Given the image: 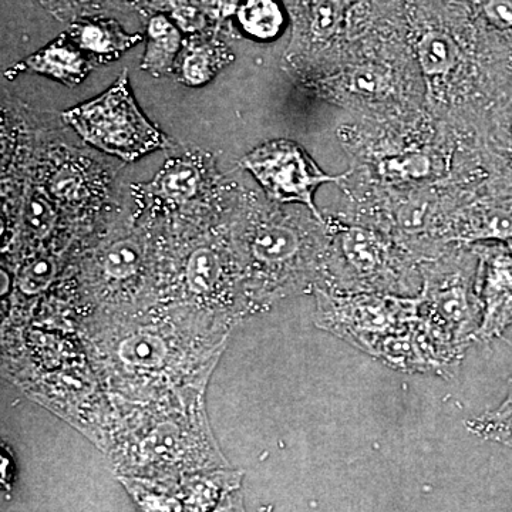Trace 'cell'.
<instances>
[{
    "mask_svg": "<svg viewBox=\"0 0 512 512\" xmlns=\"http://www.w3.org/2000/svg\"><path fill=\"white\" fill-rule=\"evenodd\" d=\"M239 26L252 39L271 42L286 25L284 6L279 0H244L237 10Z\"/></svg>",
    "mask_w": 512,
    "mask_h": 512,
    "instance_id": "5bb4252c",
    "label": "cell"
},
{
    "mask_svg": "<svg viewBox=\"0 0 512 512\" xmlns=\"http://www.w3.org/2000/svg\"><path fill=\"white\" fill-rule=\"evenodd\" d=\"M315 325L369 355L380 340L419 318V296L336 293L315 289Z\"/></svg>",
    "mask_w": 512,
    "mask_h": 512,
    "instance_id": "52a82bcc",
    "label": "cell"
},
{
    "mask_svg": "<svg viewBox=\"0 0 512 512\" xmlns=\"http://www.w3.org/2000/svg\"><path fill=\"white\" fill-rule=\"evenodd\" d=\"M443 238L447 245L512 242V200L474 192L451 212Z\"/></svg>",
    "mask_w": 512,
    "mask_h": 512,
    "instance_id": "8fae6325",
    "label": "cell"
},
{
    "mask_svg": "<svg viewBox=\"0 0 512 512\" xmlns=\"http://www.w3.org/2000/svg\"><path fill=\"white\" fill-rule=\"evenodd\" d=\"M148 45L144 56V70L153 74L167 72L173 66L181 46V33L165 16H154L148 23Z\"/></svg>",
    "mask_w": 512,
    "mask_h": 512,
    "instance_id": "2e32d148",
    "label": "cell"
},
{
    "mask_svg": "<svg viewBox=\"0 0 512 512\" xmlns=\"http://www.w3.org/2000/svg\"><path fill=\"white\" fill-rule=\"evenodd\" d=\"M221 53L210 45H194L185 52L183 74L187 83L198 86L208 82L221 66Z\"/></svg>",
    "mask_w": 512,
    "mask_h": 512,
    "instance_id": "603a6c76",
    "label": "cell"
},
{
    "mask_svg": "<svg viewBox=\"0 0 512 512\" xmlns=\"http://www.w3.org/2000/svg\"><path fill=\"white\" fill-rule=\"evenodd\" d=\"M19 67V70H32V72L47 74L53 79L69 84V86L79 83L89 70V66L80 55L79 50L74 49L63 39L50 43L45 49L29 57Z\"/></svg>",
    "mask_w": 512,
    "mask_h": 512,
    "instance_id": "7c38bea8",
    "label": "cell"
},
{
    "mask_svg": "<svg viewBox=\"0 0 512 512\" xmlns=\"http://www.w3.org/2000/svg\"><path fill=\"white\" fill-rule=\"evenodd\" d=\"M53 212L43 200H32L26 207V221L36 232H45L52 222Z\"/></svg>",
    "mask_w": 512,
    "mask_h": 512,
    "instance_id": "484cf974",
    "label": "cell"
},
{
    "mask_svg": "<svg viewBox=\"0 0 512 512\" xmlns=\"http://www.w3.org/2000/svg\"><path fill=\"white\" fill-rule=\"evenodd\" d=\"M322 286L336 293H383L417 298L420 262L396 239L379 229L329 218Z\"/></svg>",
    "mask_w": 512,
    "mask_h": 512,
    "instance_id": "277c9868",
    "label": "cell"
},
{
    "mask_svg": "<svg viewBox=\"0 0 512 512\" xmlns=\"http://www.w3.org/2000/svg\"><path fill=\"white\" fill-rule=\"evenodd\" d=\"M202 5L215 18H227L237 13L239 3L237 0H202Z\"/></svg>",
    "mask_w": 512,
    "mask_h": 512,
    "instance_id": "4316f807",
    "label": "cell"
},
{
    "mask_svg": "<svg viewBox=\"0 0 512 512\" xmlns=\"http://www.w3.org/2000/svg\"><path fill=\"white\" fill-rule=\"evenodd\" d=\"M484 26L512 43V0H458Z\"/></svg>",
    "mask_w": 512,
    "mask_h": 512,
    "instance_id": "44dd1931",
    "label": "cell"
},
{
    "mask_svg": "<svg viewBox=\"0 0 512 512\" xmlns=\"http://www.w3.org/2000/svg\"><path fill=\"white\" fill-rule=\"evenodd\" d=\"M241 483V473L237 471H217L185 478L183 495L185 512H208L222 498L231 493Z\"/></svg>",
    "mask_w": 512,
    "mask_h": 512,
    "instance_id": "9a60e30c",
    "label": "cell"
},
{
    "mask_svg": "<svg viewBox=\"0 0 512 512\" xmlns=\"http://www.w3.org/2000/svg\"><path fill=\"white\" fill-rule=\"evenodd\" d=\"M467 430L481 439L494 441L512 450V386L497 409L467 421Z\"/></svg>",
    "mask_w": 512,
    "mask_h": 512,
    "instance_id": "d6986e66",
    "label": "cell"
},
{
    "mask_svg": "<svg viewBox=\"0 0 512 512\" xmlns=\"http://www.w3.org/2000/svg\"><path fill=\"white\" fill-rule=\"evenodd\" d=\"M404 35L426 86L427 110L473 133L512 83V43L458 0H402Z\"/></svg>",
    "mask_w": 512,
    "mask_h": 512,
    "instance_id": "6da1fadb",
    "label": "cell"
},
{
    "mask_svg": "<svg viewBox=\"0 0 512 512\" xmlns=\"http://www.w3.org/2000/svg\"><path fill=\"white\" fill-rule=\"evenodd\" d=\"M214 512H245L241 493L231 491V493L224 495L221 504L215 508Z\"/></svg>",
    "mask_w": 512,
    "mask_h": 512,
    "instance_id": "83f0119b",
    "label": "cell"
},
{
    "mask_svg": "<svg viewBox=\"0 0 512 512\" xmlns=\"http://www.w3.org/2000/svg\"><path fill=\"white\" fill-rule=\"evenodd\" d=\"M336 136L349 157V170L339 183L346 200L427 188L483 190L474 133H463L430 113L409 123L353 117Z\"/></svg>",
    "mask_w": 512,
    "mask_h": 512,
    "instance_id": "7a4b0ae2",
    "label": "cell"
},
{
    "mask_svg": "<svg viewBox=\"0 0 512 512\" xmlns=\"http://www.w3.org/2000/svg\"><path fill=\"white\" fill-rule=\"evenodd\" d=\"M478 256L477 295L481 323L477 342L501 338L512 326V242L473 244Z\"/></svg>",
    "mask_w": 512,
    "mask_h": 512,
    "instance_id": "9c48e42d",
    "label": "cell"
},
{
    "mask_svg": "<svg viewBox=\"0 0 512 512\" xmlns=\"http://www.w3.org/2000/svg\"><path fill=\"white\" fill-rule=\"evenodd\" d=\"M55 275V265L49 259H37L20 276V288L26 293L43 291Z\"/></svg>",
    "mask_w": 512,
    "mask_h": 512,
    "instance_id": "d4e9b609",
    "label": "cell"
},
{
    "mask_svg": "<svg viewBox=\"0 0 512 512\" xmlns=\"http://www.w3.org/2000/svg\"><path fill=\"white\" fill-rule=\"evenodd\" d=\"M312 76L323 99L356 119L409 123L429 113L426 86L404 35L402 0Z\"/></svg>",
    "mask_w": 512,
    "mask_h": 512,
    "instance_id": "3957f363",
    "label": "cell"
},
{
    "mask_svg": "<svg viewBox=\"0 0 512 512\" xmlns=\"http://www.w3.org/2000/svg\"><path fill=\"white\" fill-rule=\"evenodd\" d=\"M167 345L158 335L138 332L120 343L119 356L124 365L134 369L154 370L165 362Z\"/></svg>",
    "mask_w": 512,
    "mask_h": 512,
    "instance_id": "e0dca14e",
    "label": "cell"
},
{
    "mask_svg": "<svg viewBox=\"0 0 512 512\" xmlns=\"http://www.w3.org/2000/svg\"><path fill=\"white\" fill-rule=\"evenodd\" d=\"M477 271L473 245L451 244L441 254L420 262V315L464 352L476 340L481 323Z\"/></svg>",
    "mask_w": 512,
    "mask_h": 512,
    "instance_id": "5b68a950",
    "label": "cell"
},
{
    "mask_svg": "<svg viewBox=\"0 0 512 512\" xmlns=\"http://www.w3.org/2000/svg\"><path fill=\"white\" fill-rule=\"evenodd\" d=\"M63 117L87 143L126 161L168 146L164 134L138 109L127 72L106 93L67 110Z\"/></svg>",
    "mask_w": 512,
    "mask_h": 512,
    "instance_id": "8992f818",
    "label": "cell"
},
{
    "mask_svg": "<svg viewBox=\"0 0 512 512\" xmlns=\"http://www.w3.org/2000/svg\"><path fill=\"white\" fill-rule=\"evenodd\" d=\"M141 262V249L136 242L131 239L114 242L104 255V271L110 278L121 279L130 278L136 274Z\"/></svg>",
    "mask_w": 512,
    "mask_h": 512,
    "instance_id": "cb8c5ba5",
    "label": "cell"
},
{
    "mask_svg": "<svg viewBox=\"0 0 512 512\" xmlns=\"http://www.w3.org/2000/svg\"><path fill=\"white\" fill-rule=\"evenodd\" d=\"M121 481L143 512H185V505L175 490L165 485L137 478H121Z\"/></svg>",
    "mask_w": 512,
    "mask_h": 512,
    "instance_id": "ffe728a7",
    "label": "cell"
},
{
    "mask_svg": "<svg viewBox=\"0 0 512 512\" xmlns=\"http://www.w3.org/2000/svg\"><path fill=\"white\" fill-rule=\"evenodd\" d=\"M73 39L84 50L103 56H117L140 42V35H127L113 20H87L73 28Z\"/></svg>",
    "mask_w": 512,
    "mask_h": 512,
    "instance_id": "4fadbf2b",
    "label": "cell"
},
{
    "mask_svg": "<svg viewBox=\"0 0 512 512\" xmlns=\"http://www.w3.org/2000/svg\"><path fill=\"white\" fill-rule=\"evenodd\" d=\"M483 192L512 200V83L473 128Z\"/></svg>",
    "mask_w": 512,
    "mask_h": 512,
    "instance_id": "30bf717a",
    "label": "cell"
},
{
    "mask_svg": "<svg viewBox=\"0 0 512 512\" xmlns=\"http://www.w3.org/2000/svg\"><path fill=\"white\" fill-rule=\"evenodd\" d=\"M153 185L154 192L167 200L187 201L197 194L200 174L191 163L178 161L164 168Z\"/></svg>",
    "mask_w": 512,
    "mask_h": 512,
    "instance_id": "ac0fdd59",
    "label": "cell"
},
{
    "mask_svg": "<svg viewBox=\"0 0 512 512\" xmlns=\"http://www.w3.org/2000/svg\"><path fill=\"white\" fill-rule=\"evenodd\" d=\"M221 276V262L210 248H200L190 256L187 282L191 291L208 293L217 286Z\"/></svg>",
    "mask_w": 512,
    "mask_h": 512,
    "instance_id": "7402d4cb",
    "label": "cell"
},
{
    "mask_svg": "<svg viewBox=\"0 0 512 512\" xmlns=\"http://www.w3.org/2000/svg\"><path fill=\"white\" fill-rule=\"evenodd\" d=\"M241 164L254 175L272 201L305 205L320 222H326V218L313 200L315 191L323 184L339 185L345 178V173H323L298 143L286 138L266 141L242 158Z\"/></svg>",
    "mask_w": 512,
    "mask_h": 512,
    "instance_id": "ba28073f",
    "label": "cell"
}]
</instances>
